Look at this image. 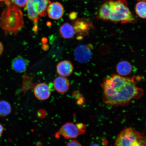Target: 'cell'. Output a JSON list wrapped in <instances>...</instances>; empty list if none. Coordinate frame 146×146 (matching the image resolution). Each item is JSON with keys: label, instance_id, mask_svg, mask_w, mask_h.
I'll return each instance as SVG.
<instances>
[{"label": "cell", "instance_id": "cell-1", "mask_svg": "<svg viewBox=\"0 0 146 146\" xmlns=\"http://www.w3.org/2000/svg\"><path fill=\"white\" fill-rule=\"evenodd\" d=\"M136 76L125 77L112 74L104 80L101 86L103 100L107 105L113 106H125L143 95V89L137 86Z\"/></svg>", "mask_w": 146, "mask_h": 146}, {"label": "cell", "instance_id": "cell-2", "mask_svg": "<svg viewBox=\"0 0 146 146\" xmlns=\"http://www.w3.org/2000/svg\"><path fill=\"white\" fill-rule=\"evenodd\" d=\"M98 19L122 24L136 23L137 20L131 11L127 0H108L102 3L96 11Z\"/></svg>", "mask_w": 146, "mask_h": 146}, {"label": "cell", "instance_id": "cell-3", "mask_svg": "<svg viewBox=\"0 0 146 146\" xmlns=\"http://www.w3.org/2000/svg\"><path fill=\"white\" fill-rule=\"evenodd\" d=\"M5 3L7 7L0 18V27L6 33L16 35L24 27L23 14L18 7L12 5L9 0Z\"/></svg>", "mask_w": 146, "mask_h": 146}, {"label": "cell", "instance_id": "cell-4", "mask_svg": "<svg viewBox=\"0 0 146 146\" xmlns=\"http://www.w3.org/2000/svg\"><path fill=\"white\" fill-rule=\"evenodd\" d=\"M50 0H29L25 6L29 19L34 25V30H38L37 23L40 18L47 14V9L50 3Z\"/></svg>", "mask_w": 146, "mask_h": 146}, {"label": "cell", "instance_id": "cell-5", "mask_svg": "<svg viewBox=\"0 0 146 146\" xmlns=\"http://www.w3.org/2000/svg\"><path fill=\"white\" fill-rule=\"evenodd\" d=\"M115 146H146L145 138L131 127L122 131L117 137Z\"/></svg>", "mask_w": 146, "mask_h": 146}, {"label": "cell", "instance_id": "cell-6", "mask_svg": "<svg viewBox=\"0 0 146 146\" xmlns=\"http://www.w3.org/2000/svg\"><path fill=\"white\" fill-rule=\"evenodd\" d=\"M86 126L82 123L74 124L67 122L60 128L55 135L56 137L59 138L61 136L66 139H75L86 132Z\"/></svg>", "mask_w": 146, "mask_h": 146}, {"label": "cell", "instance_id": "cell-7", "mask_svg": "<svg viewBox=\"0 0 146 146\" xmlns=\"http://www.w3.org/2000/svg\"><path fill=\"white\" fill-rule=\"evenodd\" d=\"M92 46L90 45L82 44L76 47L74 56L78 62L85 63L89 61L92 57Z\"/></svg>", "mask_w": 146, "mask_h": 146}, {"label": "cell", "instance_id": "cell-8", "mask_svg": "<svg viewBox=\"0 0 146 146\" xmlns=\"http://www.w3.org/2000/svg\"><path fill=\"white\" fill-rule=\"evenodd\" d=\"M75 31L80 36L89 35V31L94 28L91 20L87 18H82L76 20L74 24Z\"/></svg>", "mask_w": 146, "mask_h": 146}, {"label": "cell", "instance_id": "cell-9", "mask_svg": "<svg viewBox=\"0 0 146 146\" xmlns=\"http://www.w3.org/2000/svg\"><path fill=\"white\" fill-rule=\"evenodd\" d=\"M47 14L50 19L58 20L62 17L64 13L63 5L60 3H50L47 9Z\"/></svg>", "mask_w": 146, "mask_h": 146}, {"label": "cell", "instance_id": "cell-10", "mask_svg": "<svg viewBox=\"0 0 146 146\" xmlns=\"http://www.w3.org/2000/svg\"><path fill=\"white\" fill-rule=\"evenodd\" d=\"M34 94L38 100H44L48 99L51 95L50 87L47 84L41 83L38 84L35 87Z\"/></svg>", "mask_w": 146, "mask_h": 146}, {"label": "cell", "instance_id": "cell-11", "mask_svg": "<svg viewBox=\"0 0 146 146\" xmlns=\"http://www.w3.org/2000/svg\"><path fill=\"white\" fill-rule=\"evenodd\" d=\"M74 66L72 62L68 60H64L58 63L56 71L60 76L66 77L70 76L74 71Z\"/></svg>", "mask_w": 146, "mask_h": 146}, {"label": "cell", "instance_id": "cell-12", "mask_svg": "<svg viewBox=\"0 0 146 146\" xmlns=\"http://www.w3.org/2000/svg\"><path fill=\"white\" fill-rule=\"evenodd\" d=\"M54 85L56 91L60 94H64L68 91L70 87V83L66 78L60 76L54 80Z\"/></svg>", "mask_w": 146, "mask_h": 146}, {"label": "cell", "instance_id": "cell-13", "mask_svg": "<svg viewBox=\"0 0 146 146\" xmlns=\"http://www.w3.org/2000/svg\"><path fill=\"white\" fill-rule=\"evenodd\" d=\"M29 62L27 59L22 56H18L12 60L11 67L15 72L21 73L26 71Z\"/></svg>", "mask_w": 146, "mask_h": 146}, {"label": "cell", "instance_id": "cell-14", "mask_svg": "<svg viewBox=\"0 0 146 146\" xmlns=\"http://www.w3.org/2000/svg\"><path fill=\"white\" fill-rule=\"evenodd\" d=\"M133 67L129 62L123 61L118 63L116 66V70L118 74L123 76L129 75L132 72Z\"/></svg>", "mask_w": 146, "mask_h": 146}, {"label": "cell", "instance_id": "cell-15", "mask_svg": "<svg viewBox=\"0 0 146 146\" xmlns=\"http://www.w3.org/2000/svg\"><path fill=\"white\" fill-rule=\"evenodd\" d=\"M59 31L60 35L65 39L72 38L75 34L74 27L68 23L63 24L60 27Z\"/></svg>", "mask_w": 146, "mask_h": 146}, {"label": "cell", "instance_id": "cell-16", "mask_svg": "<svg viewBox=\"0 0 146 146\" xmlns=\"http://www.w3.org/2000/svg\"><path fill=\"white\" fill-rule=\"evenodd\" d=\"M12 111L10 104L5 100L0 101V117H5L9 115Z\"/></svg>", "mask_w": 146, "mask_h": 146}, {"label": "cell", "instance_id": "cell-17", "mask_svg": "<svg viewBox=\"0 0 146 146\" xmlns=\"http://www.w3.org/2000/svg\"><path fill=\"white\" fill-rule=\"evenodd\" d=\"M146 7L145 1H140L137 3L135 7L137 15L143 19H145L146 18Z\"/></svg>", "mask_w": 146, "mask_h": 146}, {"label": "cell", "instance_id": "cell-18", "mask_svg": "<svg viewBox=\"0 0 146 146\" xmlns=\"http://www.w3.org/2000/svg\"><path fill=\"white\" fill-rule=\"evenodd\" d=\"M29 0H10L13 4L20 8L25 7Z\"/></svg>", "mask_w": 146, "mask_h": 146}, {"label": "cell", "instance_id": "cell-19", "mask_svg": "<svg viewBox=\"0 0 146 146\" xmlns=\"http://www.w3.org/2000/svg\"><path fill=\"white\" fill-rule=\"evenodd\" d=\"M66 146H82L81 143L77 140H72L67 143Z\"/></svg>", "mask_w": 146, "mask_h": 146}, {"label": "cell", "instance_id": "cell-20", "mask_svg": "<svg viewBox=\"0 0 146 146\" xmlns=\"http://www.w3.org/2000/svg\"><path fill=\"white\" fill-rule=\"evenodd\" d=\"M77 17V14L75 12H72L69 14V18L70 19L74 20Z\"/></svg>", "mask_w": 146, "mask_h": 146}, {"label": "cell", "instance_id": "cell-21", "mask_svg": "<svg viewBox=\"0 0 146 146\" xmlns=\"http://www.w3.org/2000/svg\"><path fill=\"white\" fill-rule=\"evenodd\" d=\"M3 50V46L2 43L0 42V56L2 54Z\"/></svg>", "mask_w": 146, "mask_h": 146}, {"label": "cell", "instance_id": "cell-22", "mask_svg": "<svg viewBox=\"0 0 146 146\" xmlns=\"http://www.w3.org/2000/svg\"><path fill=\"white\" fill-rule=\"evenodd\" d=\"M3 130H4V128L3 126L0 123V137H1L2 135Z\"/></svg>", "mask_w": 146, "mask_h": 146}, {"label": "cell", "instance_id": "cell-23", "mask_svg": "<svg viewBox=\"0 0 146 146\" xmlns=\"http://www.w3.org/2000/svg\"><path fill=\"white\" fill-rule=\"evenodd\" d=\"M90 146H100L99 145H97V144H93V145H91Z\"/></svg>", "mask_w": 146, "mask_h": 146}, {"label": "cell", "instance_id": "cell-24", "mask_svg": "<svg viewBox=\"0 0 146 146\" xmlns=\"http://www.w3.org/2000/svg\"><path fill=\"white\" fill-rule=\"evenodd\" d=\"M7 0H0V1H5Z\"/></svg>", "mask_w": 146, "mask_h": 146}, {"label": "cell", "instance_id": "cell-25", "mask_svg": "<svg viewBox=\"0 0 146 146\" xmlns=\"http://www.w3.org/2000/svg\"><path fill=\"white\" fill-rule=\"evenodd\" d=\"M138 1H145V0H138Z\"/></svg>", "mask_w": 146, "mask_h": 146}]
</instances>
